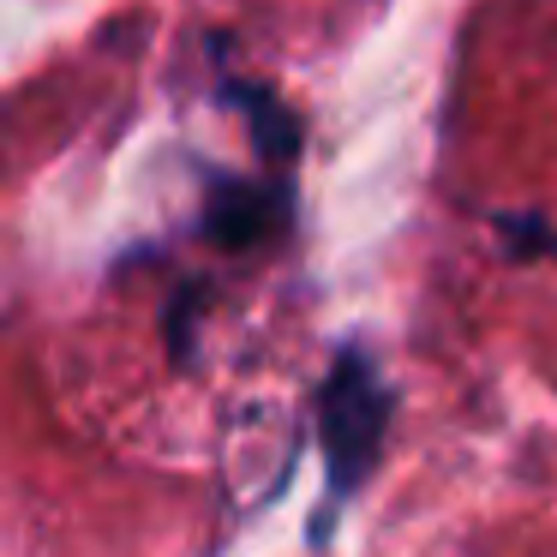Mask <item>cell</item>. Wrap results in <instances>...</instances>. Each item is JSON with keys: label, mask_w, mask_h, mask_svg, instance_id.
<instances>
[{"label": "cell", "mask_w": 557, "mask_h": 557, "mask_svg": "<svg viewBox=\"0 0 557 557\" xmlns=\"http://www.w3.org/2000/svg\"><path fill=\"white\" fill-rule=\"evenodd\" d=\"M384 420H389V389L372 372L360 348H342L336 372H330L324 396H318V425H324V456H330V480L336 492L360 485L377 461L384 444Z\"/></svg>", "instance_id": "cell-1"}, {"label": "cell", "mask_w": 557, "mask_h": 557, "mask_svg": "<svg viewBox=\"0 0 557 557\" xmlns=\"http://www.w3.org/2000/svg\"><path fill=\"white\" fill-rule=\"evenodd\" d=\"M228 102H240V109L252 114V133L270 157H294V114L288 109H276L264 90H240V85L228 90Z\"/></svg>", "instance_id": "cell-2"}]
</instances>
